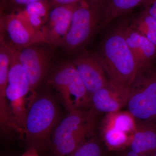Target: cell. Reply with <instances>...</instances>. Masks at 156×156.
Wrapping results in <instances>:
<instances>
[{
	"instance_id": "obj_1",
	"label": "cell",
	"mask_w": 156,
	"mask_h": 156,
	"mask_svg": "<svg viewBox=\"0 0 156 156\" xmlns=\"http://www.w3.org/2000/svg\"><path fill=\"white\" fill-rule=\"evenodd\" d=\"M124 23L108 30L96 54L112 87L129 95L130 87L138 69L134 56L126 43Z\"/></svg>"
},
{
	"instance_id": "obj_2",
	"label": "cell",
	"mask_w": 156,
	"mask_h": 156,
	"mask_svg": "<svg viewBox=\"0 0 156 156\" xmlns=\"http://www.w3.org/2000/svg\"><path fill=\"white\" fill-rule=\"evenodd\" d=\"M58 119L57 104L51 94L46 93L36 96L31 102L23 126L28 147L35 148L41 154L50 149Z\"/></svg>"
},
{
	"instance_id": "obj_3",
	"label": "cell",
	"mask_w": 156,
	"mask_h": 156,
	"mask_svg": "<svg viewBox=\"0 0 156 156\" xmlns=\"http://www.w3.org/2000/svg\"><path fill=\"white\" fill-rule=\"evenodd\" d=\"M97 114L91 108L69 112L53 132L50 147L51 156H66L92 137L97 126Z\"/></svg>"
},
{
	"instance_id": "obj_4",
	"label": "cell",
	"mask_w": 156,
	"mask_h": 156,
	"mask_svg": "<svg viewBox=\"0 0 156 156\" xmlns=\"http://www.w3.org/2000/svg\"><path fill=\"white\" fill-rule=\"evenodd\" d=\"M48 83L56 90L62 103L69 112L90 107V97L74 65L66 62L49 74Z\"/></svg>"
},
{
	"instance_id": "obj_5",
	"label": "cell",
	"mask_w": 156,
	"mask_h": 156,
	"mask_svg": "<svg viewBox=\"0 0 156 156\" xmlns=\"http://www.w3.org/2000/svg\"><path fill=\"white\" fill-rule=\"evenodd\" d=\"M139 122L156 123V65L139 70L130 87L126 104Z\"/></svg>"
},
{
	"instance_id": "obj_6",
	"label": "cell",
	"mask_w": 156,
	"mask_h": 156,
	"mask_svg": "<svg viewBox=\"0 0 156 156\" xmlns=\"http://www.w3.org/2000/svg\"><path fill=\"white\" fill-rule=\"evenodd\" d=\"M30 92L28 76L19 59L18 50L11 48V62L6 90L7 101L10 103V112L15 121L22 122L27 110L26 98Z\"/></svg>"
},
{
	"instance_id": "obj_7",
	"label": "cell",
	"mask_w": 156,
	"mask_h": 156,
	"mask_svg": "<svg viewBox=\"0 0 156 156\" xmlns=\"http://www.w3.org/2000/svg\"><path fill=\"white\" fill-rule=\"evenodd\" d=\"M102 19L101 15L89 8L84 0L82 1L73 14L62 46L70 51L83 50L101 27Z\"/></svg>"
},
{
	"instance_id": "obj_8",
	"label": "cell",
	"mask_w": 156,
	"mask_h": 156,
	"mask_svg": "<svg viewBox=\"0 0 156 156\" xmlns=\"http://www.w3.org/2000/svg\"><path fill=\"white\" fill-rule=\"evenodd\" d=\"M52 47L48 43L40 42L18 50L20 60L29 80L32 97H36V90L49 76L53 57Z\"/></svg>"
},
{
	"instance_id": "obj_9",
	"label": "cell",
	"mask_w": 156,
	"mask_h": 156,
	"mask_svg": "<svg viewBox=\"0 0 156 156\" xmlns=\"http://www.w3.org/2000/svg\"><path fill=\"white\" fill-rule=\"evenodd\" d=\"M0 27V40L16 50L40 42L47 43L41 31L31 28L15 13L1 12Z\"/></svg>"
},
{
	"instance_id": "obj_10",
	"label": "cell",
	"mask_w": 156,
	"mask_h": 156,
	"mask_svg": "<svg viewBox=\"0 0 156 156\" xmlns=\"http://www.w3.org/2000/svg\"><path fill=\"white\" fill-rule=\"evenodd\" d=\"M89 96L110 84L106 72L95 53L81 52L72 61Z\"/></svg>"
},
{
	"instance_id": "obj_11",
	"label": "cell",
	"mask_w": 156,
	"mask_h": 156,
	"mask_svg": "<svg viewBox=\"0 0 156 156\" xmlns=\"http://www.w3.org/2000/svg\"><path fill=\"white\" fill-rule=\"evenodd\" d=\"M80 3L58 6L50 10L48 20L41 30L48 44L52 47L63 46L73 14Z\"/></svg>"
},
{
	"instance_id": "obj_12",
	"label": "cell",
	"mask_w": 156,
	"mask_h": 156,
	"mask_svg": "<svg viewBox=\"0 0 156 156\" xmlns=\"http://www.w3.org/2000/svg\"><path fill=\"white\" fill-rule=\"evenodd\" d=\"M124 33L126 43L134 56L138 71L152 64L156 58V45L132 28L127 21L124 23Z\"/></svg>"
},
{
	"instance_id": "obj_13",
	"label": "cell",
	"mask_w": 156,
	"mask_h": 156,
	"mask_svg": "<svg viewBox=\"0 0 156 156\" xmlns=\"http://www.w3.org/2000/svg\"><path fill=\"white\" fill-rule=\"evenodd\" d=\"M129 95L115 89L110 84L91 95L90 108L97 113L107 114L119 111L127 104Z\"/></svg>"
},
{
	"instance_id": "obj_14",
	"label": "cell",
	"mask_w": 156,
	"mask_h": 156,
	"mask_svg": "<svg viewBox=\"0 0 156 156\" xmlns=\"http://www.w3.org/2000/svg\"><path fill=\"white\" fill-rule=\"evenodd\" d=\"M134 152L154 156L156 151V123L136 121V128L129 145Z\"/></svg>"
},
{
	"instance_id": "obj_15",
	"label": "cell",
	"mask_w": 156,
	"mask_h": 156,
	"mask_svg": "<svg viewBox=\"0 0 156 156\" xmlns=\"http://www.w3.org/2000/svg\"><path fill=\"white\" fill-rule=\"evenodd\" d=\"M50 11L49 0H44L29 4L14 13L31 28L40 31L48 20Z\"/></svg>"
},
{
	"instance_id": "obj_16",
	"label": "cell",
	"mask_w": 156,
	"mask_h": 156,
	"mask_svg": "<svg viewBox=\"0 0 156 156\" xmlns=\"http://www.w3.org/2000/svg\"><path fill=\"white\" fill-rule=\"evenodd\" d=\"M101 126L112 127L132 136L136 128V120L128 111L107 114Z\"/></svg>"
},
{
	"instance_id": "obj_17",
	"label": "cell",
	"mask_w": 156,
	"mask_h": 156,
	"mask_svg": "<svg viewBox=\"0 0 156 156\" xmlns=\"http://www.w3.org/2000/svg\"><path fill=\"white\" fill-rule=\"evenodd\" d=\"M145 0H110L102 17L101 27L105 28L116 18L122 16Z\"/></svg>"
},
{
	"instance_id": "obj_18",
	"label": "cell",
	"mask_w": 156,
	"mask_h": 156,
	"mask_svg": "<svg viewBox=\"0 0 156 156\" xmlns=\"http://www.w3.org/2000/svg\"><path fill=\"white\" fill-rule=\"evenodd\" d=\"M131 27L156 46V20L144 9L130 22Z\"/></svg>"
},
{
	"instance_id": "obj_19",
	"label": "cell",
	"mask_w": 156,
	"mask_h": 156,
	"mask_svg": "<svg viewBox=\"0 0 156 156\" xmlns=\"http://www.w3.org/2000/svg\"><path fill=\"white\" fill-rule=\"evenodd\" d=\"M102 139L109 151H117L129 147L131 135L112 127L101 126Z\"/></svg>"
},
{
	"instance_id": "obj_20",
	"label": "cell",
	"mask_w": 156,
	"mask_h": 156,
	"mask_svg": "<svg viewBox=\"0 0 156 156\" xmlns=\"http://www.w3.org/2000/svg\"><path fill=\"white\" fill-rule=\"evenodd\" d=\"M11 48L0 40V90H5L8 79L11 62Z\"/></svg>"
},
{
	"instance_id": "obj_21",
	"label": "cell",
	"mask_w": 156,
	"mask_h": 156,
	"mask_svg": "<svg viewBox=\"0 0 156 156\" xmlns=\"http://www.w3.org/2000/svg\"><path fill=\"white\" fill-rule=\"evenodd\" d=\"M103 151L99 140L92 137L83 143L66 156H103Z\"/></svg>"
},
{
	"instance_id": "obj_22",
	"label": "cell",
	"mask_w": 156,
	"mask_h": 156,
	"mask_svg": "<svg viewBox=\"0 0 156 156\" xmlns=\"http://www.w3.org/2000/svg\"><path fill=\"white\" fill-rule=\"evenodd\" d=\"M44 0H1V12L13 13L23 9L29 4Z\"/></svg>"
},
{
	"instance_id": "obj_23",
	"label": "cell",
	"mask_w": 156,
	"mask_h": 156,
	"mask_svg": "<svg viewBox=\"0 0 156 156\" xmlns=\"http://www.w3.org/2000/svg\"><path fill=\"white\" fill-rule=\"evenodd\" d=\"M88 7L103 17L110 0H84Z\"/></svg>"
},
{
	"instance_id": "obj_24",
	"label": "cell",
	"mask_w": 156,
	"mask_h": 156,
	"mask_svg": "<svg viewBox=\"0 0 156 156\" xmlns=\"http://www.w3.org/2000/svg\"><path fill=\"white\" fill-rule=\"evenodd\" d=\"M83 0H49L50 10L58 6L67 5L80 3Z\"/></svg>"
},
{
	"instance_id": "obj_25",
	"label": "cell",
	"mask_w": 156,
	"mask_h": 156,
	"mask_svg": "<svg viewBox=\"0 0 156 156\" xmlns=\"http://www.w3.org/2000/svg\"><path fill=\"white\" fill-rule=\"evenodd\" d=\"M141 5L156 20V0H145Z\"/></svg>"
},
{
	"instance_id": "obj_26",
	"label": "cell",
	"mask_w": 156,
	"mask_h": 156,
	"mask_svg": "<svg viewBox=\"0 0 156 156\" xmlns=\"http://www.w3.org/2000/svg\"><path fill=\"white\" fill-rule=\"evenodd\" d=\"M41 155L35 148L30 147L20 156H41Z\"/></svg>"
},
{
	"instance_id": "obj_27",
	"label": "cell",
	"mask_w": 156,
	"mask_h": 156,
	"mask_svg": "<svg viewBox=\"0 0 156 156\" xmlns=\"http://www.w3.org/2000/svg\"><path fill=\"white\" fill-rule=\"evenodd\" d=\"M120 156H147L143 155L134 152L131 150L126 151L122 153Z\"/></svg>"
},
{
	"instance_id": "obj_28",
	"label": "cell",
	"mask_w": 156,
	"mask_h": 156,
	"mask_svg": "<svg viewBox=\"0 0 156 156\" xmlns=\"http://www.w3.org/2000/svg\"><path fill=\"white\" fill-rule=\"evenodd\" d=\"M154 156H156V151L155 152L154 154Z\"/></svg>"
}]
</instances>
